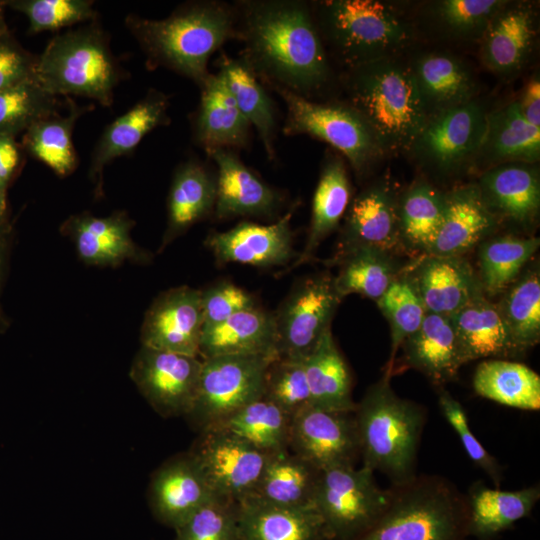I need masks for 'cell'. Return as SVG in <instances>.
<instances>
[{
	"label": "cell",
	"mask_w": 540,
	"mask_h": 540,
	"mask_svg": "<svg viewBox=\"0 0 540 540\" xmlns=\"http://www.w3.org/2000/svg\"><path fill=\"white\" fill-rule=\"evenodd\" d=\"M489 109L479 97L427 118L406 155L440 181L473 171Z\"/></svg>",
	"instance_id": "9"
},
{
	"label": "cell",
	"mask_w": 540,
	"mask_h": 540,
	"mask_svg": "<svg viewBox=\"0 0 540 540\" xmlns=\"http://www.w3.org/2000/svg\"><path fill=\"white\" fill-rule=\"evenodd\" d=\"M289 450L320 471L355 466L360 452L353 412L304 408L292 417Z\"/></svg>",
	"instance_id": "16"
},
{
	"label": "cell",
	"mask_w": 540,
	"mask_h": 540,
	"mask_svg": "<svg viewBox=\"0 0 540 540\" xmlns=\"http://www.w3.org/2000/svg\"><path fill=\"white\" fill-rule=\"evenodd\" d=\"M538 163H505L480 173L476 184L487 210L499 225L521 231L536 227L540 214Z\"/></svg>",
	"instance_id": "19"
},
{
	"label": "cell",
	"mask_w": 540,
	"mask_h": 540,
	"mask_svg": "<svg viewBox=\"0 0 540 540\" xmlns=\"http://www.w3.org/2000/svg\"><path fill=\"white\" fill-rule=\"evenodd\" d=\"M175 531V540H240L238 502L214 496Z\"/></svg>",
	"instance_id": "52"
},
{
	"label": "cell",
	"mask_w": 540,
	"mask_h": 540,
	"mask_svg": "<svg viewBox=\"0 0 540 540\" xmlns=\"http://www.w3.org/2000/svg\"><path fill=\"white\" fill-rule=\"evenodd\" d=\"M21 149L16 137L0 134V192L7 186L21 163Z\"/></svg>",
	"instance_id": "56"
},
{
	"label": "cell",
	"mask_w": 540,
	"mask_h": 540,
	"mask_svg": "<svg viewBox=\"0 0 540 540\" xmlns=\"http://www.w3.org/2000/svg\"><path fill=\"white\" fill-rule=\"evenodd\" d=\"M203 328L218 324L241 311L259 307L255 297L230 281L201 290Z\"/></svg>",
	"instance_id": "54"
},
{
	"label": "cell",
	"mask_w": 540,
	"mask_h": 540,
	"mask_svg": "<svg viewBox=\"0 0 540 540\" xmlns=\"http://www.w3.org/2000/svg\"><path fill=\"white\" fill-rule=\"evenodd\" d=\"M216 199V173L196 158L176 168L167 201V226L162 247L213 214Z\"/></svg>",
	"instance_id": "32"
},
{
	"label": "cell",
	"mask_w": 540,
	"mask_h": 540,
	"mask_svg": "<svg viewBox=\"0 0 540 540\" xmlns=\"http://www.w3.org/2000/svg\"><path fill=\"white\" fill-rule=\"evenodd\" d=\"M383 374L353 412L363 465L392 483L416 475V459L426 422L425 408L399 397Z\"/></svg>",
	"instance_id": "6"
},
{
	"label": "cell",
	"mask_w": 540,
	"mask_h": 540,
	"mask_svg": "<svg viewBox=\"0 0 540 540\" xmlns=\"http://www.w3.org/2000/svg\"><path fill=\"white\" fill-rule=\"evenodd\" d=\"M168 108V95L150 89L142 99L104 129L92 152L89 169V176L96 183L97 195L102 193L105 166L118 157L132 153L155 128L168 125Z\"/></svg>",
	"instance_id": "26"
},
{
	"label": "cell",
	"mask_w": 540,
	"mask_h": 540,
	"mask_svg": "<svg viewBox=\"0 0 540 540\" xmlns=\"http://www.w3.org/2000/svg\"><path fill=\"white\" fill-rule=\"evenodd\" d=\"M218 73L236 105L251 126H254L270 160L275 157L276 111L274 104L249 66L239 57L221 54Z\"/></svg>",
	"instance_id": "39"
},
{
	"label": "cell",
	"mask_w": 540,
	"mask_h": 540,
	"mask_svg": "<svg viewBox=\"0 0 540 540\" xmlns=\"http://www.w3.org/2000/svg\"><path fill=\"white\" fill-rule=\"evenodd\" d=\"M438 388V404L440 410L457 433L466 454L487 476L496 487L502 481V468L498 461L483 447L469 427L466 412L458 400L443 386Z\"/></svg>",
	"instance_id": "53"
},
{
	"label": "cell",
	"mask_w": 540,
	"mask_h": 540,
	"mask_svg": "<svg viewBox=\"0 0 540 540\" xmlns=\"http://www.w3.org/2000/svg\"><path fill=\"white\" fill-rule=\"evenodd\" d=\"M132 221L123 212L107 217L81 213L70 217L63 225L74 240L79 256L93 265H117L128 258H141L133 243Z\"/></svg>",
	"instance_id": "34"
},
{
	"label": "cell",
	"mask_w": 540,
	"mask_h": 540,
	"mask_svg": "<svg viewBox=\"0 0 540 540\" xmlns=\"http://www.w3.org/2000/svg\"><path fill=\"white\" fill-rule=\"evenodd\" d=\"M200 101L192 120L193 140L205 152L247 146L251 125L221 75L210 73L199 86Z\"/></svg>",
	"instance_id": "27"
},
{
	"label": "cell",
	"mask_w": 540,
	"mask_h": 540,
	"mask_svg": "<svg viewBox=\"0 0 540 540\" xmlns=\"http://www.w3.org/2000/svg\"><path fill=\"white\" fill-rule=\"evenodd\" d=\"M472 385L477 395L504 406L540 409V376L523 363L486 359L478 364Z\"/></svg>",
	"instance_id": "42"
},
{
	"label": "cell",
	"mask_w": 540,
	"mask_h": 540,
	"mask_svg": "<svg viewBox=\"0 0 540 540\" xmlns=\"http://www.w3.org/2000/svg\"><path fill=\"white\" fill-rule=\"evenodd\" d=\"M214 496L188 452L159 467L149 487V503L154 516L174 529Z\"/></svg>",
	"instance_id": "25"
},
{
	"label": "cell",
	"mask_w": 540,
	"mask_h": 540,
	"mask_svg": "<svg viewBox=\"0 0 540 540\" xmlns=\"http://www.w3.org/2000/svg\"><path fill=\"white\" fill-rule=\"evenodd\" d=\"M291 421L292 416L260 397L211 428L230 432L271 454L289 449Z\"/></svg>",
	"instance_id": "46"
},
{
	"label": "cell",
	"mask_w": 540,
	"mask_h": 540,
	"mask_svg": "<svg viewBox=\"0 0 540 540\" xmlns=\"http://www.w3.org/2000/svg\"><path fill=\"white\" fill-rule=\"evenodd\" d=\"M505 0H437L425 10L428 23L440 36L456 42H480Z\"/></svg>",
	"instance_id": "47"
},
{
	"label": "cell",
	"mask_w": 540,
	"mask_h": 540,
	"mask_svg": "<svg viewBox=\"0 0 540 540\" xmlns=\"http://www.w3.org/2000/svg\"><path fill=\"white\" fill-rule=\"evenodd\" d=\"M388 501V488L379 487L374 472L362 466L321 471L312 505L333 540H351L369 528Z\"/></svg>",
	"instance_id": "11"
},
{
	"label": "cell",
	"mask_w": 540,
	"mask_h": 540,
	"mask_svg": "<svg viewBox=\"0 0 540 540\" xmlns=\"http://www.w3.org/2000/svg\"><path fill=\"white\" fill-rule=\"evenodd\" d=\"M537 38L536 5L505 0L479 42L481 61L495 76L511 79L529 63Z\"/></svg>",
	"instance_id": "17"
},
{
	"label": "cell",
	"mask_w": 540,
	"mask_h": 540,
	"mask_svg": "<svg viewBox=\"0 0 540 540\" xmlns=\"http://www.w3.org/2000/svg\"><path fill=\"white\" fill-rule=\"evenodd\" d=\"M38 55L26 50L8 29L0 24V91L35 79Z\"/></svg>",
	"instance_id": "55"
},
{
	"label": "cell",
	"mask_w": 540,
	"mask_h": 540,
	"mask_svg": "<svg viewBox=\"0 0 540 540\" xmlns=\"http://www.w3.org/2000/svg\"><path fill=\"white\" fill-rule=\"evenodd\" d=\"M6 211V192H0V222Z\"/></svg>",
	"instance_id": "58"
},
{
	"label": "cell",
	"mask_w": 540,
	"mask_h": 540,
	"mask_svg": "<svg viewBox=\"0 0 540 540\" xmlns=\"http://www.w3.org/2000/svg\"><path fill=\"white\" fill-rule=\"evenodd\" d=\"M428 117L478 97V83L469 65L445 51H426L408 60Z\"/></svg>",
	"instance_id": "23"
},
{
	"label": "cell",
	"mask_w": 540,
	"mask_h": 540,
	"mask_svg": "<svg viewBox=\"0 0 540 540\" xmlns=\"http://www.w3.org/2000/svg\"><path fill=\"white\" fill-rule=\"evenodd\" d=\"M496 304L509 336L520 354L540 341V272L538 263L525 268L500 294Z\"/></svg>",
	"instance_id": "44"
},
{
	"label": "cell",
	"mask_w": 540,
	"mask_h": 540,
	"mask_svg": "<svg viewBox=\"0 0 540 540\" xmlns=\"http://www.w3.org/2000/svg\"><path fill=\"white\" fill-rule=\"evenodd\" d=\"M342 300L330 272L299 280L274 313L277 358L303 361L331 329Z\"/></svg>",
	"instance_id": "12"
},
{
	"label": "cell",
	"mask_w": 540,
	"mask_h": 540,
	"mask_svg": "<svg viewBox=\"0 0 540 540\" xmlns=\"http://www.w3.org/2000/svg\"><path fill=\"white\" fill-rule=\"evenodd\" d=\"M321 471L289 449L271 453L254 493L266 502L287 506H313Z\"/></svg>",
	"instance_id": "40"
},
{
	"label": "cell",
	"mask_w": 540,
	"mask_h": 540,
	"mask_svg": "<svg viewBox=\"0 0 540 540\" xmlns=\"http://www.w3.org/2000/svg\"><path fill=\"white\" fill-rule=\"evenodd\" d=\"M240 540H333L313 506L275 505L254 496L238 501Z\"/></svg>",
	"instance_id": "28"
},
{
	"label": "cell",
	"mask_w": 540,
	"mask_h": 540,
	"mask_svg": "<svg viewBox=\"0 0 540 540\" xmlns=\"http://www.w3.org/2000/svg\"><path fill=\"white\" fill-rule=\"evenodd\" d=\"M124 23L143 51L147 69H169L198 87L210 74L211 56L237 39L234 5L218 0L185 2L163 19L129 14Z\"/></svg>",
	"instance_id": "2"
},
{
	"label": "cell",
	"mask_w": 540,
	"mask_h": 540,
	"mask_svg": "<svg viewBox=\"0 0 540 540\" xmlns=\"http://www.w3.org/2000/svg\"><path fill=\"white\" fill-rule=\"evenodd\" d=\"M499 226L485 207L476 182L457 185L445 192L442 222L425 254L464 256L491 237Z\"/></svg>",
	"instance_id": "24"
},
{
	"label": "cell",
	"mask_w": 540,
	"mask_h": 540,
	"mask_svg": "<svg viewBox=\"0 0 540 540\" xmlns=\"http://www.w3.org/2000/svg\"><path fill=\"white\" fill-rule=\"evenodd\" d=\"M467 498L469 537L490 540L530 515L540 499V487L504 491L477 482L471 486Z\"/></svg>",
	"instance_id": "36"
},
{
	"label": "cell",
	"mask_w": 540,
	"mask_h": 540,
	"mask_svg": "<svg viewBox=\"0 0 540 540\" xmlns=\"http://www.w3.org/2000/svg\"><path fill=\"white\" fill-rule=\"evenodd\" d=\"M467 495L449 479L414 475L388 488L375 522L351 540H468Z\"/></svg>",
	"instance_id": "4"
},
{
	"label": "cell",
	"mask_w": 540,
	"mask_h": 540,
	"mask_svg": "<svg viewBox=\"0 0 540 540\" xmlns=\"http://www.w3.org/2000/svg\"><path fill=\"white\" fill-rule=\"evenodd\" d=\"M403 272L427 312L450 316L484 294L477 271L464 256L422 254L406 264Z\"/></svg>",
	"instance_id": "21"
},
{
	"label": "cell",
	"mask_w": 540,
	"mask_h": 540,
	"mask_svg": "<svg viewBox=\"0 0 540 540\" xmlns=\"http://www.w3.org/2000/svg\"><path fill=\"white\" fill-rule=\"evenodd\" d=\"M56 96L44 91L36 80L0 91V134L17 137L36 121L57 112Z\"/></svg>",
	"instance_id": "49"
},
{
	"label": "cell",
	"mask_w": 540,
	"mask_h": 540,
	"mask_svg": "<svg viewBox=\"0 0 540 540\" xmlns=\"http://www.w3.org/2000/svg\"><path fill=\"white\" fill-rule=\"evenodd\" d=\"M538 237L502 235L478 245V277L486 297L506 290L523 272L539 248Z\"/></svg>",
	"instance_id": "45"
},
{
	"label": "cell",
	"mask_w": 540,
	"mask_h": 540,
	"mask_svg": "<svg viewBox=\"0 0 540 540\" xmlns=\"http://www.w3.org/2000/svg\"><path fill=\"white\" fill-rule=\"evenodd\" d=\"M540 128L523 117L517 100L489 110L473 171L479 173L505 163H538Z\"/></svg>",
	"instance_id": "29"
},
{
	"label": "cell",
	"mask_w": 540,
	"mask_h": 540,
	"mask_svg": "<svg viewBox=\"0 0 540 540\" xmlns=\"http://www.w3.org/2000/svg\"><path fill=\"white\" fill-rule=\"evenodd\" d=\"M294 212L295 207L269 225L241 222L227 231L211 232L205 245L220 264L285 266L299 255L293 248L291 218Z\"/></svg>",
	"instance_id": "20"
},
{
	"label": "cell",
	"mask_w": 540,
	"mask_h": 540,
	"mask_svg": "<svg viewBox=\"0 0 540 540\" xmlns=\"http://www.w3.org/2000/svg\"><path fill=\"white\" fill-rule=\"evenodd\" d=\"M342 83L385 154H406L428 118L408 60L389 57L346 69Z\"/></svg>",
	"instance_id": "3"
},
{
	"label": "cell",
	"mask_w": 540,
	"mask_h": 540,
	"mask_svg": "<svg viewBox=\"0 0 540 540\" xmlns=\"http://www.w3.org/2000/svg\"><path fill=\"white\" fill-rule=\"evenodd\" d=\"M4 3L26 16L29 35L58 31L98 17L91 0H9Z\"/></svg>",
	"instance_id": "50"
},
{
	"label": "cell",
	"mask_w": 540,
	"mask_h": 540,
	"mask_svg": "<svg viewBox=\"0 0 540 540\" xmlns=\"http://www.w3.org/2000/svg\"><path fill=\"white\" fill-rule=\"evenodd\" d=\"M398 256L373 247H359L331 258L327 264L339 266L334 284L342 298L359 294L377 302L406 265Z\"/></svg>",
	"instance_id": "37"
},
{
	"label": "cell",
	"mask_w": 540,
	"mask_h": 540,
	"mask_svg": "<svg viewBox=\"0 0 540 540\" xmlns=\"http://www.w3.org/2000/svg\"><path fill=\"white\" fill-rule=\"evenodd\" d=\"M402 362L442 387L457 378L465 364L449 316L426 312L419 329L401 345Z\"/></svg>",
	"instance_id": "30"
},
{
	"label": "cell",
	"mask_w": 540,
	"mask_h": 540,
	"mask_svg": "<svg viewBox=\"0 0 540 540\" xmlns=\"http://www.w3.org/2000/svg\"><path fill=\"white\" fill-rule=\"evenodd\" d=\"M517 102L526 121L540 128V78L538 74L528 80Z\"/></svg>",
	"instance_id": "57"
},
{
	"label": "cell",
	"mask_w": 540,
	"mask_h": 540,
	"mask_svg": "<svg viewBox=\"0 0 540 540\" xmlns=\"http://www.w3.org/2000/svg\"><path fill=\"white\" fill-rule=\"evenodd\" d=\"M206 154L216 165L213 215L217 220L266 217L278 210L280 193L249 169L235 150L214 149Z\"/></svg>",
	"instance_id": "22"
},
{
	"label": "cell",
	"mask_w": 540,
	"mask_h": 540,
	"mask_svg": "<svg viewBox=\"0 0 540 540\" xmlns=\"http://www.w3.org/2000/svg\"><path fill=\"white\" fill-rule=\"evenodd\" d=\"M203 328L201 290L179 286L160 294L145 314L142 346L199 357Z\"/></svg>",
	"instance_id": "18"
},
{
	"label": "cell",
	"mask_w": 540,
	"mask_h": 540,
	"mask_svg": "<svg viewBox=\"0 0 540 540\" xmlns=\"http://www.w3.org/2000/svg\"><path fill=\"white\" fill-rule=\"evenodd\" d=\"M272 89L286 107L285 135H309L328 143L358 177L367 175L386 156L371 125L347 101L316 102L279 87Z\"/></svg>",
	"instance_id": "8"
},
{
	"label": "cell",
	"mask_w": 540,
	"mask_h": 540,
	"mask_svg": "<svg viewBox=\"0 0 540 540\" xmlns=\"http://www.w3.org/2000/svg\"><path fill=\"white\" fill-rule=\"evenodd\" d=\"M213 495L240 501L252 495L269 453L221 429L200 431L188 451Z\"/></svg>",
	"instance_id": "13"
},
{
	"label": "cell",
	"mask_w": 540,
	"mask_h": 540,
	"mask_svg": "<svg viewBox=\"0 0 540 540\" xmlns=\"http://www.w3.org/2000/svg\"><path fill=\"white\" fill-rule=\"evenodd\" d=\"M262 397L290 416L311 405V395L302 360L275 358L267 367Z\"/></svg>",
	"instance_id": "51"
},
{
	"label": "cell",
	"mask_w": 540,
	"mask_h": 540,
	"mask_svg": "<svg viewBox=\"0 0 540 540\" xmlns=\"http://www.w3.org/2000/svg\"><path fill=\"white\" fill-rule=\"evenodd\" d=\"M68 112H55L32 124L22 134V147L34 158L40 160L59 176L72 173L78 164V156L72 142V134L77 120L92 105L81 106L70 98Z\"/></svg>",
	"instance_id": "43"
},
{
	"label": "cell",
	"mask_w": 540,
	"mask_h": 540,
	"mask_svg": "<svg viewBox=\"0 0 540 540\" xmlns=\"http://www.w3.org/2000/svg\"><path fill=\"white\" fill-rule=\"evenodd\" d=\"M399 193L395 182L383 176L351 198L332 258L359 247H373L397 255L406 251L399 226Z\"/></svg>",
	"instance_id": "15"
},
{
	"label": "cell",
	"mask_w": 540,
	"mask_h": 540,
	"mask_svg": "<svg viewBox=\"0 0 540 540\" xmlns=\"http://www.w3.org/2000/svg\"><path fill=\"white\" fill-rule=\"evenodd\" d=\"M351 201V183L342 156L330 154L322 165L313 195L304 249L289 269L311 262L320 244L339 226Z\"/></svg>",
	"instance_id": "35"
},
{
	"label": "cell",
	"mask_w": 540,
	"mask_h": 540,
	"mask_svg": "<svg viewBox=\"0 0 540 540\" xmlns=\"http://www.w3.org/2000/svg\"><path fill=\"white\" fill-rule=\"evenodd\" d=\"M201 367L200 357L142 346L130 376L158 414L186 417L196 396Z\"/></svg>",
	"instance_id": "14"
},
{
	"label": "cell",
	"mask_w": 540,
	"mask_h": 540,
	"mask_svg": "<svg viewBox=\"0 0 540 540\" xmlns=\"http://www.w3.org/2000/svg\"><path fill=\"white\" fill-rule=\"evenodd\" d=\"M221 355L277 357L274 313L257 307L202 328L199 357Z\"/></svg>",
	"instance_id": "31"
},
{
	"label": "cell",
	"mask_w": 540,
	"mask_h": 540,
	"mask_svg": "<svg viewBox=\"0 0 540 540\" xmlns=\"http://www.w3.org/2000/svg\"><path fill=\"white\" fill-rule=\"evenodd\" d=\"M277 357L221 355L202 359L196 396L186 415L199 432L262 397L268 365Z\"/></svg>",
	"instance_id": "10"
},
{
	"label": "cell",
	"mask_w": 540,
	"mask_h": 540,
	"mask_svg": "<svg viewBox=\"0 0 540 540\" xmlns=\"http://www.w3.org/2000/svg\"><path fill=\"white\" fill-rule=\"evenodd\" d=\"M233 5L240 58L260 81L310 100L329 86L330 60L310 3L241 0Z\"/></svg>",
	"instance_id": "1"
},
{
	"label": "cell",
	"mask_w": 540,
	"mask_h": 540,
	"mask_svg": "<svg viewBox=\"0 0 540 540\" xmlns=\"http://www.w3.org/2000/svg\"><path fill=\"white\" fill-rule=\"evenodd\" d=\"M445 192L421 177L399 193V226L407 252H417L419 256L428 251L442 222Z\"/></svg>",
	"instance_id": "41"
},
{
	"label": "cell",
	"mask_w": 540,
	"mask_h": 540,
	"mask_svg": "<svg viewBox=\"0 0 540 540\" xmlns=\"http://www.w3.org/2000/svg\"><path fill=\"white\" fill-rule=\"evenodd\" d=\"M125 72L98 18L58 33L38 55L35 79L47 93L80 96L110 107Z\"/></svg>",
	"instance_id": "7"
},
{
	"label": "cell",
	"mask_w": 540,
	"mask_h": 540,
	"mask_svg": "<svg viewBox=\"0 0 540 540\" xmlns=\"http://www.w3.org/2000/svg\"><path fill=\"white\" fill-rule=\"evenodd\" d=\"M311 405L332 411L354 412L352 377L331 329L303 360Z\"/></svg>",
	"instance_id": "38"
},
{
	"label": "cell",
	"mask_w": 540,
	"mask_h": 540,
	"mask_svg": "<svg viewBox=\"0 0 540 540\" xmlns=\"http://www.w3.org/2000/svg\"><path fill=\"white\" fill-rule=\"evenodd\" d=\"M465 364L477 359H509L520 356L495 302L484 294L449 316Z\"/></svg>",
	"instance_id": "33"
},
{
	"label": "cell",
	"mask_w": 540,
	"mask_h": 540,
	"mask_svg": "<svg viewBox=\"0 0 540 540\" xmlns=\"http://www.w3.org/2000/svg\"><path fill=\"white\" fill-rule=\"evenodd\" d=\"M376 304L390 325L391 349L384 374L392 377L399 348L419 329L427 311L413 283L403 271Z\"/></svg>",
	"instance_id": "48"
},
{
	"label": "cell",
	"mask_w": 540,
	"mask_h": 540,
	"mask_svg": "<svg viewBox=\"0 0 540 540\" xmlns=\"http://www.w3.org/2000/svg\"><path fill=\"white\" fill-rule=\"evenodd\" d=\"M310 5L328 56L346 69L402 56L415 39L411 21L390 3L322 0Z\"/></svg>",
	"instance_id": "5"
}]
</instances>
